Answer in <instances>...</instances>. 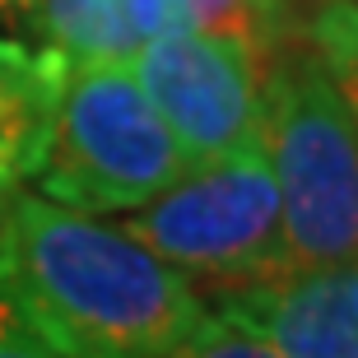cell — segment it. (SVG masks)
Here are the masks:
<instances>
[{"label": "cell", "instance_id": "7", "mask_svg": "<svg viewBox=\"0 0 358 358\" xmlns=\"http://www.w3.org/2000/svg\"><path fill=\"white\" fill-rule=\"evenodd\" d=\"M61 80H66L61 52L0 38V154L19 168L24 182H33L42 163Z\"/></svg>", "mask_w": 358, "mask_h": 358}, {"label": "cell", "instance_id": "12", "mask_svg": "<svg viewBox=\"0 0 358 358\" xmlns=\"http://www.w3.org/2000/svg\"><path fill=\"white\" fill-rule=\"evenodd\" d=\"M33 5H38V0H0V24L28 28V19H33Z\"/></svg>", "mask_w": 358, "mask_h": 358}, {"label": "cell", "instance_id": "4", "mask_svg": "<svg viewBox=\"0 0 358 358\" xmlns=\"http://www.w3.org/2000/svg\"><path fill=\"white\" fill-rule=\"evenodd\" d=\"M121 228L173 270L219 289L279 266V186L261 149L191 163Z\"/></svg>", "mask_w": 358, "mask_h": 358}, {"label": "cell", "instance_id": "9", "mask_svg": "<svg viewBox=\"0 0 358 358\" xmlns=\"http://www.w3.org/2000/svg\"><path fill=\"white\" fill-rule=\"evenodd\" d=\"M168 358H279V354L270 345H261L252 331H242V326H233V321L210 312L205 326H200L182 349H173Z\"/></svg>", "mask_w": 358, "mask_h": 358}, {"label": "cell", "instance_id": "13", "mask_svg": "<svg viewBox=\"0 0 358 358\" xmlns=\"http://www.w3.org/2000/svg\"><path fill=\"white\" fill-rule=\"evenodd\" d=\"M168 0H131V10H163Z\"/></svg>", "mask_w": 358, "mask_h": 358}, {"label": "cell", "instance_id": "1", "mask_svg": "<svg viewBox=\"0 0 358 358\" xmlns=\"http://www.w3.org/2000/svg\"><path fill=\"white\" fill-rule=\"evenodd\" d=\"M0 289L61 358H168L210 317L196 284L121 224L28 191L14 205Z\"/></svg>", "mask_w": 358, "mask_h": 358}, {"label": "cell", "instance_id": "3", "mask_svg": "<svg viewBox=\"0 0 358 358\" xmlns=\"http://www.w3.org/2000/svg\"><path fill=\"white\" fill-rule=\"evenodd\" d=\"M186 168L191 159L149 107L131 61H66L47 149L33 173L42 196L80 214H131Z\"/></svg>", "mask_w": 358, "mask_h": 358}, {"label": "cell", "instance_id": "8", "mask_svg": "<svg viewBox=\"0 0 358 358\" xmlns=\"http://www.w3.org/2000/svg\"><path fill=\"white\" fill-rule=\"evenodd\" d=\"M28 28L70 66L93 61H131L140 33L131 24L126 0H38Z\"/></svg>", "mask_w": 358, "mask_h": 358}, {"label": "cell", "instance_id": "6", "mask_svg": "<svg viewBox=\"0 0 358 358\" xmlns=\"http://www.w3.org/2000/svg\"><path fill=\"white\" fill-rule=\"evenodd\" d=\"M214 317L252 331L279 358H358V275L349 266H270L219 284Z\"/></svg>", "mask_w": 358, "mask_h": 358}, {"label": "cell", "instance_id": "11", "mask_svg": "<svg viewBox=\"0 0 358 358\" xmlns=\"http://www.w3.org/2000/svg\"><path fill=\"white\" fill-rule=\"evenodd\" d=\"M24 196V177L5 154H0V275H5V261H10V233H14V205Z\"/></svg>", "mask_w": 358, "mask_h": 358}, {"label": "cell", "instance_id": "5", "mask_svg": "<svg viewBox=\"0 0 358 358\" xmlns=\"http://www.w3.org/2000/svg\"><path fill=\"white\" fill-rule=\"evenodd\" d=\"M131 70L191 163L261 149V66L242 42L173 28L140 42Z\"/></svg>", "mask_w": 358, "mask_h": 358}, {"label": "cell", "instance_id": "10", "mask_svg": "<svg viewBox=\"0 0 358 358\" xmlns=\"http://www.w3.org/2000/svg\"><path fill=\"white\" fill-rule=\"evenodd\" d=\"M0 358H61L24 326V317L14 312V303L5 298V289H0Z\"/></svg>", "mask_w": 358, "mask_h": 358}, {"label": "cell", "instance_id": "2", "mask_svg": "<svg viewBox=\"0 0 358 358\" xmlns=\"http://www.w3.org/2000/svg\"><path fill=\"white\" fill-rule=\"evenodd\" d=\"M261 154L279 186V266H349L358 242L354 75L284 42L261 66Z\"/></svg>", "mask_w": 358, "mask_h": 358}]
</instances>
